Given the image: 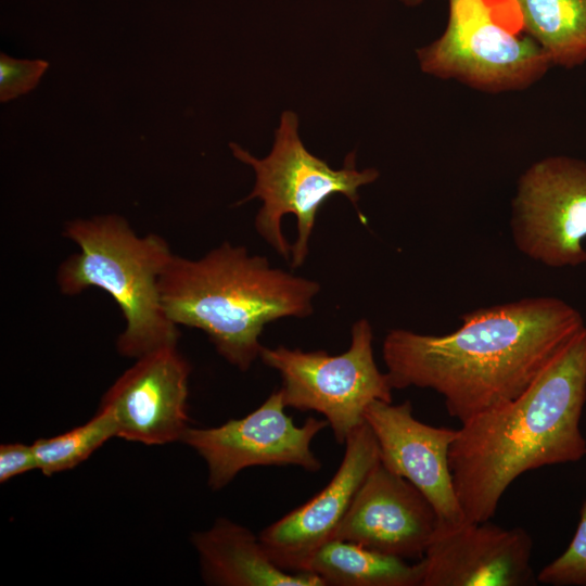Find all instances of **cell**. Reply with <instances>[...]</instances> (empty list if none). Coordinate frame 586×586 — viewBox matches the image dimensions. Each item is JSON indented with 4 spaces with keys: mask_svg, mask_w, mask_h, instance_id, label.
I'll list each match as a JSON object with an SVG mask.
<instances>
[{
    "mask_svg": "<svg viewBox=\"0 0 586 586\" xmlns=\"http://www.w3.org/2000/svg\"><path fill=\"white\" fill-rule=\"evenodd\" d=\"M416 52L423 73L486 93L525 90L552 66L514 0H448L444 33Z\"/></svg>",
    "mask_w": 586,
    "mask_h": 586,
    "instance_id": "8992f818",
    "label": "cell"
},
{
    "mask_svg": "<svg viewBox=\"0 0 586 586\" xmlns=\"http://www.w3.org/2000/svg\"><path fill=\"white\" fill-rule=\"evenodd\" d=\"M158 289L176 326L202 330L221 357L246 371L259 357L265 326L309 316L320 284L225 242L198 259L173 255Z\"/></svg>",
    "mask_w": 586,
    "mask_h": 586,
    "instance_id": "3957f363",
    "label": "cell"
},
{
    "mask_svg": "<svg viewBox=\"0 0 586 586\" xmlns=\"http://www.w3.org/2000/svg\"><path fill=\"white\" fill-rule=\"evenodd\" d=\"M63 232L79 252L59 266L58 285L65 295H77L88 288L111 295L125 320L116 342L120 355L139 358L177 345L178 326L168 318L158 289L160 277L174 254L161 235L140 237L115 214L72 220Z\"/></svg>",
    "mask_w": 586,
    "mask_h": 586,
    "instance_id": "277c9868",
    "label": "cell"
},
{
    "mask_svg": "<svg viewBox=\"0 0 586 586\" xmlns=\"http://www.w3.org/2000/svg\"><path fill=\"white\" fill-rule=\"evenodd\" d=\"M111 385L100 408L114 419L116 436L145 445L181 441L188 425L190 365L177 345L139 358Z\"/></svg>",
    "mask_w": 586,
    "mask_h": 586,
    "instance_id": "30bf717a",
    "label": "cell"
},
{
    "mask_svg": "<svg viewBox=\"0 0 586 586\" xmlns=\"http://www.w3.org/2000/svg\"><path fill=\"white\" fill-rule=\"evenodd\" d=\"M365 421L377 438L381 463L429 499L440 524L451 526L464 522L448 459L458 430L419 421L409 400L398 405L374 400L366 409Z\"/></svg>",
    "mask_w": 586,
    "mask_h": 586,
    "instance_id": "5bb4252c",
    "label": "cell"
},
{
    "mask_svg": "<svg viewBox=\"0 0 586 586\" xmlns=\"http://www.w3.org/2000/svg\"><path fill=\"white\" fill-rule=\"evenodd\" d=\"M49 67L43 60H17L0 54V101L8 102L33 90Z\"/></svg>",
    "mask_w": 586,
    "mask_h": 586,
    "instance_id": "ffe728a7",
    "label": "cell"
},
{
    "mask_svg": "<svg viewBox=\"0 0 586 586\" xmlns=\"http://www.w3.org/2000/svg\"><path fill=\"white\" fill-rule=\"evenodd\" d=\"M305 571L326 586H421L423 563L409 564L358 544L331 539L309 559Z\"/></svg>",
    "mask_w": 586,
    "mask_h": 586,
    "instance_id": "2e32d148",
    "label": "cell"
},
{
    "mask_svg": "<svg viewBox=\"0 0 586 586\" xmlns=\"http://www.w3.org/2000/svg\"><path fill=\"white\" fill-rule=\"evenodd\" d=\"M37 469L36 457L31 445L7 443L0 446V482Z\"/></svg>",
    "mask_w": 586,
    "mask_h": 586,
    "instance_id": "44dd1931",
    "label": "cell"
},
{
    "mask_svg": "<svg viewBox=\"0 0 586 586\" xmlns=\"http://www.w3.org/2000/svg\"><path fill=\"white\" fill-rule=\"evenodd\" d=\"M297 128L296 114L285 111L265 158L230 143L234 157L251 165L256 175L252 192L238 204L255 198L263 201L256 231L284 259L291 258L292 268L304 264L317 213L326 201L337 193L345 195L365 222L357 206L358 188L379 177L374 168L357 170L355 153L346 156L342 168H331L304 146Z\"/></svg>",
    "mask_w": 586,
    "mask_h": 586,
    "instance_id": "5b68a950",
    "label": "cell"
},
{
    "mask_svg": "<svg viewBox=\"0 0 586 586\" xmlns=\"http://www.w3.org/2000/svg\"><path fill=\"white\" fill-rule=\"evenodd\" d=\"M405 4L407 5H417L419 4L422 0H402Z\"/></svg>",
    "mask_w": 586,
    "mask_h": 586,
    "instance_id": "7402d4cb",
    "label": "cell"
},
{
    "mask_svg": "<svg viewBox=\"0 0 586 586\" xmlns=\"http://www.w3.org/2000/svg\"><path fill=\"white\" fill-rule=\"evenodd\" d=\"M280 390L251 413L214 428H188L181 441L206 462L208 485L220 489L242 470L255 466H296L309 472L321 469L311 449L314 437L329 423L307 418L296 425L284 411Z\"/></svg>",
    "mask_w": 586,
    "mask_h": 586,
    "instance_id": "9c48e42d",
    "label": "cell"
},
{
    "mask_svg": "<svg viewBox=\"0 0 586 586\" xmlns=\"http://www.w3.org/2000/svg\"><path fill=\"white\" fill-rule=\"evenodd\" d=\"M524 30L552 66L572 69L586 64V0H514Z\"/></svg>",
    "mask_w": 586,
    "mask_h": 586,
    "instance_id": "e0dca14e",
    "label": "cell"
},
{
    "mask_svg": "<svg viewBox=\"0 0 586 586\" xmlns=\"http://www.w3.org/2000/svg\"><path fill=\"white\" fill-rule=\"evenodd\" d=\"M438 523L429 499L379 461L357 491L332 539L400 559L420 560Z\"/></svg>",
    "mask_w": 586,
    "mask_h": 586,
    "instance_id": "8fae6325",
    "label": "cell"
},
{
    "mask_svg": "<svg viewBox=\"0 0 586 586\" xmlns=\"http://www.w3.org/2000/svg\"><path fill=\"white\" fill-rule=\"evenodd\" d=\"M113 436H116L113 416L109 410L99 408L87 423L34 442L37 469L48 476L73 469Z\"/></svg>",
    "mask_w": 586,
    "mask_h": 586,
    "instance_id": "ac0fdd59",
    "label": "cell"
},
{
    "mask_svg": "<svg viewBox=\"0 0 586 586\" xmlns=\"http://www.w3.org/2000/svg\"><path fill=\"white\" fill-rule=\"evenodd\" d=\"M585 402L586 328L520 396L461 423L448 459L466 521H488L521 474L581 460Z\"/></svg>",
    "mask_w": 586,
    "mask_h": 586,
    "instance_id": "7a4b0ae2",
    "label": "cell"
},
{
    "mask_svg": "<svg viewBox=\"0 0 586 586\" xmlns=\"http://www.w3.org/2000/svg\"><path fill=\"white\" fill-rule=\"evenodd\" d=\"M537 582L553 586H586V501L569 546L540 570Z\"/></svg>",
    "mask_w": 586,
    "mask_h": 586,
    "instance_id": "d6986e66",
    "label": "cell"
},
{
    "mask_svg": "<svg viewBox=\"0 0 586 586\" xmlns=\"http://www.w3.org/2000/svg\"><path fill=\"white\" fill-rule=\"evenodd\" d=\"M344 445L343 459L331 481L258 534L272 561L285 571H305L311 556L333 538L360 485L380 461L377 438L366 421Z\"/></svg>",
    "mask_w": 586,
    "mask_h": 586,
    "instance_id": "4fadbf2b",
    "label": "cell"
},
{
    "mask_svg": "<svg viewBox=\"0 0 586 586\" xmlns=\"http://www.w3.org/2000/svg\"><path fill=\"white\" fill-rule=\"evenodd\" d=\"M449 334L391 330L382 346L394 388H431L463 423L520 396L586 328L581 313L550 296L466 313Z\"/></svg>",
    "mask_w": 586,
    "mask_h": 586,
    "instance_id": "6da1fadb",
    "label": "cell"
},
{
    "mask_svg": "<svg viewBox=\"0 0 586 586\" xmlns=\"http://www.w3.org/2000/svg\"><path fill=\"white\" fill-rule=\"evenodd\" d=\"M203 579L219 586H326L314 573L290 572L278 566L259 536L220 518L192 536Z\"/></svg>",
    "mask_w": 586,
    "mask_h": 586,
    "instance_id": "9a60e30c",
    "label": "cell"
},
{
    "mask_svg": "<svg viewBox=\"0 0 586 586\" xmlns=\"http://www.w3.org/2000/svg\"><path fill=\"white\" fill-rule=\"evenodd\" d=\"M372 342L370 322L359 319L352 327L349 347L342 354L263 346L259 357L279 372L285 407L321 413L336 443L344 444L365 422L372 402H392L393 387L375 364Z\"/></svg>",
    "mask_w": 586,
    "mask_h": 586,
    "instance_id": "52a82bcc",
    "label": "cell"
},
{
    "mask_svg": "<svg viewBox=\"0 0 586 586\" xmlns=\"http://www.w3.org/2000/svg\"><path fill=\"white\" fill-rule=\"evenodd\" d=\"M533 542L522 527L482 522L438 523L423 563L421 586H524L537 579Z\"/></svg>",
    "mask_w": 586,
    "mask_h": 586,
    "instance_id": "7c38bea8",
    "label": "cell"
},
{
    "mask_svg": "<svg viewBox=\"0 0 586 586\" xmlns=\"http://www.w3.org/2000/svg\"><path fill=\"white\" fill-rule=\"evenodd\" d=\"M518 250L552 268L586 263V161L550 155L520 176L511 204Z\"/></svg>",
    "mask_w": 586,
    "mask_h": 586,
    "instance_id": "ba28073f",
    "label": "cell"
}]
</instances>
